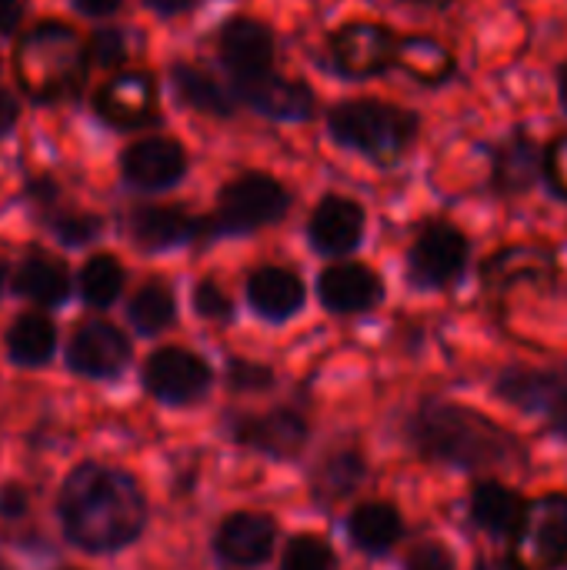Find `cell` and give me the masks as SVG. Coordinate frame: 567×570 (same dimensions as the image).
Segmentation results:
<instances>
[{
  "label": "cell",
  "mask_w": 567,
  "mask_h": 570,
  "mask_svg": "<svg viewBox=\"0 0 567 570\" xmlns=\"http://www.w3.org/2000/svg\"><path fill=\"white\" fill-rule=\"evenodd\" d=\"M60 518L70 541L84 551H117L144 531L147 501L130 474L80 464L60 491Z\"/></svg>",
  "instance_id": "6da1fadb"
},
{
  "label": "cell",
  "mask_w": 567,
  "mask_h": 570,
  "mask_svg": "<svg viewBox=\"0 0 567 570\" xmlns=\"http://www.w3.org/2000/svg\"><path fill=\"white\" fill-rule=\"evenodd\" d=\"M411 448L434 464L461 471H508L528 461L525 444L475 407L428 401L408 421Z\"/></svg>",
  "instance_id": "7a4b0ae2"
},
{
  "label": "cell",
  "mask_w": 567,
  "mask_h": 570,
  "mask_svg": "<svg viewBox=\"0 0 567 570\" xmlns=\"http://www.w3.org/2000/svg\"><path fill=\"white\" fill-rule=\"evenodd\" d=\"M13 70L30 100L53 104L80 90L87 73V47L67 23L47 20L20 40Z\"/></svg>",
  "instance_id": "3957f363"
},
{
  "label": "cell",
  "mask_w": 567,
  "mask_h": 570,
  "mask_svg": "<svg viewBox=\"0 0 567 570\" xmlns=\"http://www.w3.org/2000/svg\"><path fill=\"white\" fill-rule=\"evenodd\" d=\"M328 130L338 144L364 154L374 164H398L418 140V117L398 104L358 97L328 110Z\"/></svg>",
  "instance_id": "277c9868"
},
{
  "label": "cell",
  "mask_w": 567,
  "mask_h": 570,
  "mask_svg": "<svg viewBox=\"0 0 567 570\" xmlns=\"http://www.w3.org/2000/svg\"><path fill=\"white\" fill-rule=\"evenodd\" d=\"M291 207V194L271 174H241L217 197L214 227L221 234H247L267 224H277Z\"/></svg>",
  "instance_id": "5b68a950"
},
{
  "label": "cell",
  "mask_w": 567,
  "mask_h": 570,
  "mask_svg": "<svg viewBox=\"0 0 567 570\" xmlns=\"http://www.w3.org/2000/svg\"><path fill=\"white\" fill-rule=\"evenodd\" d=\"M511 544V561L518 570L567 568V494H545L528 501L525 524Z\"/></svg>",
  "instance_id": "8992f818"
},
{
  "label": "cell",
  "mask_w": 567,
  "mask_h": 570,
  "mask_svg": "<svg viewBox=\"0 0 567 570\" xmlns=\"http://www.w3.org/2000/svg\"><path fill=\"white\" fill-rule=\"evenodd\" d=\"M498 397L511 407L541 417L555 434L567 441V367L561 371H535V367H508L495 384Z\"/></svg>",
  "instance_id": "52a82bcc"
},
{
  "label": "cell",
  "mask_w": 567,
  "mask_h": 570,
  "mask_svg": "<svg viewBox=\"0 0 567 570\" xmlns=\"http://www.w3.org/2000/svg\"><path fill=\"white\" fill-rule=\"evenodd\" d=\"M328 50H331V60L341 73L364 80V77H374V73L394 67L398 37L384 23L351 20L328 37Z\"/></svg>",
  "instance_id": "ba28073f"
},
{
  "label": "cell",
  "mask_w": 567,
  "mask_h": 570,
  "mask_svg": "<svg viewBox=\"0 0 567 570\" xmlns=\"http://www.w3.org/2000/svg\"><path fill=\"white\" fill-rule=\"evenodd\" d=\"M468 254H471L468 237L454 224L434 220L418 234L411 247V257H408L411 281L421 287H448L461 281L468 267Z\"/></svg>",
  "instance_id": "9c48e42d"
},
{
  "label": "cell",
  "mask_w": 567,
  "mask_h": 570,
  "mask_svg": "<svg viewBox=\"0 0 567 570\" xmlns=\"http://www.w3.org/2000/svg\"><path fill=\"white\" fill-rule=\"evenodd\" d=\"M211 367L204 357L184 347H160L144 364V384L157 401L167 404H190L201 401L211 391Z\"/></svg>",
  "instance_id": "30bf717a"
},
{
  "label": "cell",
  "mask_w": 567,
  "mask_h": 570,
  "mask_svg": "<svg viewBox=\"0 0 567 570\" xmlns=\"http://www.w3.org/2000/svg\"><path fill=\"white\" fill-rule=\"evenodd\" d=\"M221 60L237 83H251L274 67V33L254 17H234L221 30Z\"/></svg>",
  "instance_id": "8fae6325"
},
{
  "label": "cell",
  "mask_w": 567,
  "mask_h": 570,
  "mask_svg": "<svg viewBox=\"0 0 567 570\" xmlns=\"http://www.w3.org/2000/svg\"><path fill=\"white\" fill-rule=\"evenodd\" d=\"M277 544V524L267 514L237 511L224 518V524L214 534V551L231 568H261L271 561Z\"/></svg>",
  "instance_id": "7c38bea8"
},
{
  "label": "cell",
  "mask_w": 567,
  "mask_h": 570,
  "mask_svg": "<svg viewBox=\"0 0 567 570\" xmlns=\"http://www.w3.org/2000/svg\"><path fill=\"white\" fill-rule=\"evenodd\" d=\"M234 438L244 444V448H254L261 454H271V458H297L307 444V421L301 411L294 407H277V411H267V414H254V417H237L234 421Z\"/></svg>",
  "instance_id": "4fadbf2b"
},
{
  "label": "cell",
  "mask_w": 567,
  "mask_h": 570,
  "mask_svg": "<svg viewBox=\"0 0 567 570\" xmlns=\"http://www.w3.org/2000/svg\"><path fill=\"white\" fill-rule=\"evenodd\" d=\"M317 297L334 314H364L374 311L384 297V281L368 264L348 261L331 264L317 277Z\"/></svg>",
  "instance_id": "5bb4252c"
},
{
  "label": "cell",
  "mask_w": 567,
  "mask_h": 570,
  "mask_svg": "<svg viewBox=\"0 0 567 570\" xmlns=\"http://www.w3.org/2000/svg\"><path fill=\"white\" fill-rule=\"evenodd\" d=\"M97 114L114 127H144L157 114L154 77L144 70L110 77L97 94Z\"/></svg>",
  "instance_id": "9a60e30c"
},
{
  "label": "cell",
  "mask_w": 567,
  "mask_h": 570,
  "mask_svg": "<svg viewBox=\"0 0 567 570\" xmlns=\"http://www.w3.org/2000/svg\"><path fill=\"white\" fill-rule=\"evenodd\" d=\"M187 170V154L170 137H147L124 150V177L144 190L174 187Z\"/></svg>",
  "instance_id": "2e32d148"
},
{
  "label": "cell",
  "mask_w": 567,
  "mask_h": 570,
  "mask_svg": "<svg viewBox=\"0 0 567 570\" xmlns=\"http://www.w3.org/2000/svg\"><path fill=\"white\" fill-rule=\"evenodd\" d=\"M364 207L351 197H324L314 214H311V224H307V234H311V244L321 250V254H351L361 237H364Z\"/></svg>",
  "instance_id": "e0dca14e"
},
{
  "label": "cell",
  "mask_w": 567,
  "mask_h": 570,
  "mask_svg": "<svg viewBox=\"0 0 567 570\" xmlns=\"http://www.w3.org/2000/svg\"><path fill=\"white\" fill-rule=\"evenodd\" d=\"M130 357L127 337L104 321L84 324L70 341V367L87 377H114Z\"/></svg>",
  "instance_id": "ac0fdd59"
},
{
  "label": "cell",
  "mask_w": 567,
  "mask_h": 570,
  "mask_svg": "<svg viewBox=\"0 0 567 570\" xmlns=\"http://www.w3.org/2000/svg\"><path fill=\"white\" fill-rule=\"evenodd\" d=\"M247 304L264 321H287L304 307V281L291 267L264 264L247 277Z\"/></svg>",
  "instance_id": "d6986e66"
},
{
  "label": "cell",
  "mask_w": 567,
  "mask_h": 570,
  "mask_svg": "<svg viewBox=\"0 0 567 570\" xmlns=\"http://www.w3.org/2000/svg\"><path fill=\"white\" fill-rule=\"evenodd\" d=\"M485 287L491 294H505L508 287L528 281V284H548L555 277V257L548 247H538V244H518V247H505L498 250L485 271Z\"/></svg>",
  "instance_id": "ffe728a7"
},
{
  "label": "cell",
  "mask_w": 567,
  "mask_h": 570,
  "mask_svg": "<svg viewBox=\"0 0 567 570\" xmlns=\"http://www.w3.org/2000/svg\"><path fill=\"white\" fill-rule=\"evenodd\" d=\"M525 514H528V501L501 481H481L471 491V518L491 538L515 541L525 524Z\"/></svg>",
  "instance_id": "44dd1931"
},
{
  "label": "cell",
  "mask_w": 567,
  "mask_h": 570,
  "mask_svg": "<svg viewBox=\"0 0 567 570\" xmlns=\"http://www.w3.org/2000/svg\"><path fill=\"white\" fill-rule=\"evenodd\" d=\"M241 87V97L267 114V117H277V120H307L314 114V94L307 83L301 80H287V77H277L274 70L251 80V83H237Z\"/></svg>",
  "instance_id": "7402d4cb"
},
{
  "label": "cell",
  "mask_w": 567,
  "mask_h": 570,
  "mask_svg": "<svg viewBox=\"0 0 567 570\" xmlns=\"http://www.w3.org/2000/svg\"><path fill=\"white\" fill-rule=\"evenodd\" d=\"M348 534L351 541L368 551V554H388L401 534H404V524H401V514L394 504L388 501H368L361 508L351 511V521H348Z\"/></svg>",
  "instance_id": "603a6c76"
},
{
  "label": "cell",
  "mask_w": 567,
  "mask_h": 570,
  "mask_svg": "<svg viewBox=\"0 0 567 570\" xmlns=\"http://www.w3.org/2000/svg\"><path fill=\"white\" fill-rule=\"evenodd\" d=\"M197 220H190L180 207H137L130 217V234L147 250H164L190 240L197 234Z\"/></svg>",
  "instance_id": "cb8c5ba5"
},
{
  "label": "cell",
  "mask_w": 567,
  "mask_h": 570,
  "mask_svg": "<svg viewBox=\"0 0 567 570\" xmlns=\"http://www.w3.org/2000/svg\"><path fill=\"white\" fill-rule=\"evenodd\" d=\"M394 67L408 70L421 83H444L458 70V60H454V53L441 40L411 33V37H398Z\"/></svg>",
  "instance_id": "d4e9b609"
},
{
  "label": "cell",
  "mask_w": 567,
  "mask_h": 570,
  "mask_svg": "<svg viewBox=\"0 0 567 570\" xmlns=\"http://www.w3.org/2000/svg\"><path fill=\"white\" fill-rule=\"evenodd\" d=\"M538 147L528 137H515L501 147L498 160H495V184L505 194H521L538 180Z\"/></svg>",
  "instance_id": "484cf974"
},
{
  "label": "cell",
  "mask_w": 567,
  "mask_h": 570,
  "mask_svg": "<svg viewBox=\"0 0 567 570\" xmlns=\"http://www.w3.org/2000/svg\"><path fill=\"white\" fill-rule=\"evenodd\" d=\"M174 90L180 94L184 104L204 110V114H231L234 110V97L204 70L177 63L174 67Z\"/></svg>",
  "instance_id": "4316f807"
},
{
  "label": "cell",
  "mask_w": 567,
  "mask_h": 570,
  "mask_svg": "<svg viewBox=\"0 0 567 570\" xmlns=\"http://www.w3.org/2000/svg\"><path fill=\"white\" fill-rule=\"evenodd\" d=\"M17 291L37 304H57L67 297V271L53 257H27L17 271Z\"/></svg>",
  "instance_id": "83f0119b"
},
{
  "label": "cell",
  "mask_w": 567,
  "mask_h": 570,
  "mask_svg": "<svg viewBox=\"0 0 567 570\" xmlns=\"http://www.w3.org/2000/svg\"><path fill=\"white\" fill-rule=\"evenodd\" d=\"M53 324L43 314H23L10 331H7V347L17 364H43L53 351Z\"/></svg>",
  "instance_id": "f1b7e54d"
},
{
  "label": "cell",
  "mask_w": 567,
  "mask_h": 570,
  "mask_svg": "<svg viewBox=\"0 0 567 570\" xmlns=\"http://www.w3.org/2000/svg\"><path fill=\"white\" fill-rule=\"evenodd\" d=\"M174 314H177V304H174V294L167 284L160 281H150L144 284L134 301H130V324L140 331V334H160L164 327L174 324Z\"/></svg>",
  "instance_id": "f546056e"
},
{
  "label": "cell",
  "mask_w": 567,
  "mask_h": 570,
  "mask_svg": "<svg viewBox=\"0 0 567 570\" xmlns=\"http://www.w3.org/2000/svg\"><path fill=\"white\" fill-rule=\"evenodd\" d=\"M124 287V267L117 257L110 254H97L84 264L80 271V291H84V301L94 304V307H110L117 301Z\"/></svg>",
  "instance_id": "4dcf8cb0"
},
{
  "label": "cell",
  "mask_w": 567,
  "mask_h": 570,
  "mask_svg": "<svg viewBox=\"0 0 567 570\" xmlns=\"http://www.w3.org/2000/svg\"><path fill=\"white\" fill-rule=\"evenodd\" d=\"M361 474H364V458L358 451H338L321 464L317 488L328 498H344L358 488Z\"/></svg>",
  "instance_id": "1f68e13d"
},
{
  "label": "cell",
  "mask_w": 567,
  "mask_h": 570,
  "mask_svg": "<svg viewBox=\"0 0 567 570\" xmlns=\"http://www.w3.org/2000/svg\"><path fill=\"white\" fill-rule=\"evenodd\" d=\"M281 570H338V554L321 534H297L284 548Z\"/></svg>",
  "instance_id": "d6a6232c"
},
{
  "label": "cell",
  "mask_w": 567,
  "mask_h": 570,
  "mask_svg": "<svg viewBox=\"0 0 567 570\" xmlns=\"http://www.w3.org/2000/svg\"><path fill=\"white\" fill-rule=\"evenodd\" d=\"M404 570H454V554L444 541H418L404 558Z\"/></svg>",
  "instance_id": "836d02e7"
},
{
  "label": "cell",
  "mask_w": 567,
  "mask_h": 570,
  "mask_svg": "<svg viewBox=\"0 0 567 570\" xmlns=\"http://www.w3.org/2000/svg\"><path fill=\"white\" fill-rule=\"evenodd\" d=\"M194 311L207 321H227L234 307H231V297L214 281H201L194 287Z\"/></svg>",
  "instance_id": "e575fe53"
},
{
  "label": "cell",
  "mask_w": 567,
  "mask_h": 570,
  "mask_svg": "<svg viewBox=\"0 0 567 570\" xmlns=\"http://www.w3.org/2000/svg\"><path fill=\"white\" fill-rule=\"evenodd\" d=\"M231 387L237 391H267L274 387V371L264 367V364H254V361H231Z\"/></svg>",
  "instance_id": "d590c367"
},
{
  "label": "cell",
  "mask_w": 567,
  "mask_h": 570,
  "mask_svg": "<svg viewBox=\"0 0 567 570\" xmlns=\"http://www.w3.org/2000/svg\"><path fill=\"white\" fill-rule=\"evenodd\" d=\"M53 230L67 244H87L100 230V220L97 217H87V214H63V217L53 220Z\"/></svg>",
  "instance_id": "8d00e7d4"
},
{
  "label": "cell",
  "mask_w": 567,
  "mask_h": 570,
  "mask_svg": "<svg viewBox=\"0 0 567 570\" xmlns=\"http://www.w3.org/2000/svg\"><path fill=\"white\" fill-rule=\"evenodd\" d=\"M545 174H548L551 187L567 200V134L551 140V147L545 154Z\"/></svg>",
  "instance_id": "74e56055"
},
{
  "label": "cell",
  "mask_w": 567,
  "mask_h": 570,
  "mask_svg": "<svg viewBox=\"0 0 567 570\" xmlns=\"http://www.w3.org/2000/svg\"><path fill=\"white\" fill-rule=\"evenodd\" d=\"M90 53H94L100 63L114 67V63H120V60L127 57L124 37H120L117 30H97V33H94V43H90Z\"/></svg>",
  "instance_id": "f35d334b"
},
{
  "label": "cell",
  "mask_w": 567,
  "mask_h": 570,
  "mask_svg": "<svg viewBox=\"0 0 567 570\" xmlns=\"http://www.w3.org/2000/svg\"><path fill=\"white\" fill-rule=\"evenodd\" d=\"M0 511L7 514V518H20L23 511H27V494H23V488H7L3 491V498H0Z\"/></svg>",
  "instance_id": "ab89813d"
},
{
  "label": "cell",
  "mask_w": 567,
  "mask_h": 570,
  "mask_svg": "<svg viewBox=\"0 0 567 570\" xmlns=\"http://www.w3.org/2000/svg\"><path fill=\"white\" fill-rule=\"evenodd\" d=\"M20 17H23V0H0V33L17 30Z\"/></svg>",
  "instance_id": "60d3db41"
},
{
  "label": "cell",
  "mask_w": 567,
  "mask_h": 570,
  "mask_svg": "<svg viewBox=\"0 0 567 570\" xmlns=\"http://www.w3.org/2000/svg\"><path fill=\"white\" fill-rule=\"evenodd\" d=\"M17 120V100L7 87H0V134H7Z\"/></svg>",
  "instance_id": "b9f144b4"
},
{
  "label": "cell",
  "mask_w": 567,
  "mask_h": 570,
  "mask_svg": "<svg viewBox=\"0 0 567 570\" xmlns=\"http://www.w3.org/2000/svg\"><path fill=\"white\" fill-rule=\"evenodd\" d=\"M77 7H80L87 17H110V13L120 7V0H77Z\"/></svg>",
  "instance_id": "7bdbcfd3"
},
{
  "label": "cell",
  "mask_w": 567,
  "mask_h": 570,
  "mask_svg": "<svg viewBox=\"0 0 567 570\" xmlns=\"http://www.w3.org/2000/svg\"><path fill=\"white\" fill-rule=\"evenodd\" d=\"M144 3L157 13H180V10L194 7V0H144Z\"/></svg>",
  "instance_id": "ee69618b"
},
{
  "label": "cell",
  "mask_w": 567,
  "mask_h": 570,
  "mask_svg": "<svg viewBox=\"0 0 567 570\" xmlns=\"http://www.w3.org/2000/svg\"><path fill=\"white\" fill-rule=\"evenodd\" d=\"M558 90H561V100H565L567 107V60L565 67H561V73H558Z\"/></svg>",
  "instance_id": "f6af8a7d"
},
{
  "label": "cell",
  "mask_w": 567,
  "mask_h": 570,
  "mask_svg": "<svg viewBox=\"0 0 567 570\" xmlns=\"http://www.w3.org/2000/svg\"><path fill=\"white\" fill-rule=\"evenodd\" d=\"M481 570H518L515 561H505V564H481Z\"/></svg>",
  "instance_id": "bcb514c9"
},
{
  "label": "cell",
  "mask_w": 567,
  "mask_h": 570,
  "mask_svg": "<svg viewBox=\"0 0 567 570\" xmlns=\"http://www.w3.org/2000/svg\"><path fill=\"white\" fill-rule=\"evenodd\" d=\"M0 287H3V264H0Z\"/></svg>",
  "instance_id": "7dc6e473"
},
{
  "label": "cell",
  "mask_w": 567,
  "mask_h": 570,
  "mask_svg": "<svg viewBox=\"0 0 567 570\" xmlns=\"http://www.w3.org/2000/svg\"><path fill=\"white\" fill-rule=\"evenodd\" d=\"M0 570H7V568H3V564H0Z\"/></svg>",
  "instance_id": "c3c4849f"
}]
</instances>
